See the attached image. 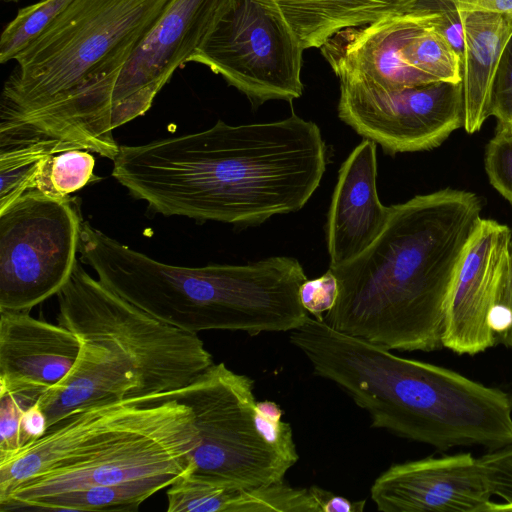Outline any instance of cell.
I'll use <instances>...</instances> for the list:
<instances>
[{"instance_id": "obj_36", "label": "cell", "mask_w": 512, "mask_h": 512, "mask_svg": "<svg viewBox=\"0 0 512 512\" xmlns=\"http://www.w3.org/2000/svg\"><path fill=\"white\" fill-rule=\"evenodd\" d=\"M3 1H7V2H16L18 0H3Z\"/></svg>"}, {"instance_id": "obj_17", "label": "cell", "mask_w": 512, "mask_h": 512, "mask_svg": "<svg viewBox=\"0 0 512 512\" xmlns=\"http://www.w3.org/2000/svg\"><path fill=\"white\" fill-rule=\"evenodd\" d=\"M461 16L464 32L461 59L463 127L473 134L490 117L498 65L512 36V13L461 12Z\"/></svg>"}, {"instance_id": "obj_10", "label": "cell", "mask_w": 512, "mask_h": 512, "mask_svg": "<svg viewBox=\"0 0 512 512\" xmlns=\"http://www.w3.org/2000/svg\"><path fill=\"white\" fill-rule=\"evenodd\" d=\"M72 200L30 190L0 210V311H30L57 295L78 259Z\"/></svg>"}, {"instance_id": "obj_27", "label": "cell", "mask_w": 512, "mask_h": 512, "mask_svg": "<svg viewBox=\"0 0 512 512\" xmlns=\"http://www.w3.org/2000/svg\"><path fill=\"white\" fill-rule=\"evenodd\" d=\"M484 164L490 184L512 206V138L495 134L486 145Z\"/></svg>"}, {"instance_id": "obj_19", "label": "cell", "mask_w": 512, "mask_h": 512, "mask_svg": "<svg viewBox=\"0 0 512 512\" xmlns=\"http://www.w3.org/2000/svg\"><path fill=\"white\" fill-rule=\"evenodd\" d=\"M167 512H266L271 497L265 487L240 488L187 470L167 490Z\"/></svg>"}, {"instance_id": "obj_15", "label": "cell", "mask_w": 512, "mask_h": 512, "mask_svg": "<svg viewBox=\"0 0 512 512\" xmlns=\"http://www.w3.org/2000/svg\"><path fill=\"white\" fill-rule=\"evenodd\" d=\"M81 341L60 324L29 311H0V395H41L74 366Z\"/></svg>"}, {"instance_id": "obj_29", "label": "cell", "mask_w": 512, "mask_h": 512, "mask_svg": "<svg viewBox=\"0 0 512 512\" xmlns=\"http://www.w3.org/2000/svg\"><path fill=\"white\" fill-rule=\"evenodd\" d=\"M490 116L497 122L512 120V36L507 42L493 84Z\"/></svg>"}, {"instance_id": "obj_33", "label": "cell", "mask_w": 512, "mask_h": 512, "mask_svg": "<svg viewBox=\"0 0 512 512\" xmlns=\"http://www.w3.org/2000/svg\"><path fill=\"white\" fill-rule=\"evenodd\" d=\"M310 488L318 499L322 512H361L364 509L365 501L351 502L322 488Z\"/></svg>"}, {"instance_id": "obj_11", "label": "cell", "mask_w": 512, "mask_h": 512, "mask_svg": "<svg viewBox=\"0 0 512 512\" xmlns=\"http://www.w3.org/2000/svg\"><path fill=\"white\" fill-rule=\"evenodd\" d=\"M338 116L386 153L434 149L463 126L462 84L437 81L384 89L340 82Z\"/></svg>"}, {"instance_id": "obj_3", "label": "cell", "mask_w": 512, "mask_h": 512, "mask_svg": "<svg viewBox=\"0 0 512 512\" xmlns=\"http://www.w3.org/2000/svg\"><path fill=\"white\" fill-rule=\"evenodd\" d=\"M170 0H73L15 61L0 134L47 137L113 160L118 74Z\"/></svg>"}, {"instance_id": "obj_20", "label": "cell", "mask_w": 512, "mask_h": 512, "mask_svg": "<svg viewBox=\"0 0 512 512\" xmlns=\"http://www.w3.org/2000/svg\"><path fill=\"white\" fill-rule=\"evenodd\" d=\"M173 482L168 478H145L74 489L33 500L20 511H137L145 500Z\"/></svg>"}, {"instance_id": "obj_22", "label": "cell", "mask_w": 512, "mask_h": 512, "mask_svg": "<svg viewBox=\"0 0 512 512\" xmlns=\"http://www.w3.org/2000/svg\"><path fill=\"white\" fill-rule=\"evenodd\" d=\"M95 159L85 149L69 148L51 154L44 162L32 190L51 198H67L101 178L94 174Z\"/></svg>"}, {"instance_id": "obj_31", "label": "cell", "mask_w": 512, "mask_h": 512, "mask_svg": "<svg viewBox=\"0 0 512 512\" xmlns=\"http://www.w3.org/2000/svg\"><path fill=\"white\" fill-rule=\"evenodd\" d=\"M493 323L497 343L512 350V241L509 273L494 312Z\"/></svg>"}, {"instance_id": "obj_6", "label": "cell", "mask_w": 512, "mask_h": 512, "mask_svg": "<svg viewBox=\"0 0 512 512\" xmlns=\"http://www.w3.org/2000/svg\"><path fill=\"white\" fill-rule=\"evenodd\" d=\"M79 252L98 279L153 317L183 331H292L308 312L299 261L273 256L246 265L187 267L136 251L83 221Z\"/></svg>"}, {"instance_id": "obj_26", "label": "cell", "mask_w": 512, "mask_h": 512, "mask_svg": "<svg viewBox=\"0 0 512 512\" xmlns=\"http://www.w3.org/2000/svg\"><path fill=\"white\" fill-rule=\"evenodd\" d=\"M40 395L8 393L0 395V457L21 448L20 422L24 411Z\"/></svg>"}, {"instance_id": "obj_5", "label": "cell", "mask_w": 512, "mask_h": 512, "mask_svg": "<svg viewBox=\"0 0 512 512\" xmlns=\"http://www.w3.org/2000/svg\"><path fill=\"white\" fill-rule=\"evenodd\" d=\"M197 444L193 412L175 398H132L72 412L0 457V511L96 485L175 481Z\"/></svg>"}, {"instance_id": "obj_35", "label": "cell", "mask_w": 512, "mask_h": 512, "mask_svg": "<svg viewBox=\"0 0 512 512\" xmlns=\"http://www.w3.org/2000/svg\"><path fill=\"white\" fill-rule=\"evenodd\" d=\"M495 134L512 138V120L497 122Z\"/></svg>"}, {"instance_id": "obj_21", "label": "cell", "mask_w": 512, "mask_h": 512, "mask_svg": "<svg viewBox=\"0 0 512 512\" xmlns=\"http://www.w3.org/2000/svg\"><path fill=\"white\" fill-rule=\"evenodd\" d=\"M69 148L76 147L47 137L0 143V210L33 189L44 162L51 154Z\"/></svg>"}, {"instance_id": "obj_13", "label": "cell", "mask_w": 512, "mask_h": 512, "mask_svg": "<svg viewBox=\"0 0 512 512\" xmlns=\"http://www.w3.org/2000/svg\"><path fill=\"white\" fill-rule=\"evenodd\" d=\"M512 231L481 218L467 247L448 301L443 346L475 355L497 343L494 312L510 267Z\"/></svg>"}, {"instance_id": "obj_7", "label": "cell", "mask_w": 512, "mask_h": 512, "mask_svg": "<svg viewBox=\"0 0 512 512\" xmlns=\"http://www.w3.org/2000/svg\"><path fill=\"white\" fill-rule=\"evenodd\" d=\"M56 296L58 324L81 341L64 379L79 404L170 398L214 364L197 333L153 317L92 277L79 261Z\"/></svg>"}, {"instance_id": "obj_8", "label": "cell", "mask_w": 512, "mask_h": 512, "mask_svg": "<svg viewBox=\"0 0 512 512\" xmlns=\"http://www.w3.org/2000/svg\"><path fill=\"white\" fill-rule=\"evenodd\" d=\"M194 415L198 444L187 468L222 484L255 488L282 481L299 456L290 424L271 401L257 402L253 380L213 364L173 392Z\"/></svg>"}, {"instance_id": "obj_12", "label": "cell", "mask_w": 512, "mask_h": 512, "mask_svg": "<svg viewBox=\"0 0 512 512\" xmlns=\"http://www.w3.org/2000/svg\"><path fill=\"white\" fill-rule=\"evenodd\" d=\"M219 0H170L156 24L134 49L111 96L115 130L146 113L172 74L199 46Z\"/></svg>"}, {"instance_id": "obj_30", "label": "cell", "mask_w": 512, "mask_h": 512, "mask_svg": "<svg viewBox=\"0 0 512 512\" xmlns=\"http://www.w3.org/2000/svg\"><path fill=\"white\" fill-rule=\"evenodd\" d=\"M441 15L434 30L444 37L462 59L464 32L461 12L453 0H434Z\"/></svg>"}, {"instance_id": "obj_14", "label": "cell", "mask_w": 512, "mask_h": 512, "mask_svg": "<svg viewBox=\"0 0 512 512\" xmlns=\"http://www.w3.org/2000/svg\"><path fill=\"white\" fill-rule=\"evenodd\" d=\"M370 495L383 512H490V493L471 453L394 464Z\"/></svg>"}, {"instance_id": "obj_34", "label": "cell", "mask_w": 512, "mask_h": 512, "mask_svg": "<svg viewBox=\"0 0 512 512\" xmlns=\"http://www.w3.org/2000/svg\"><path fill=\"white\" fill-rule=\"evenodd\" d=\"M460 12L512 13V0H453Z\"/></svg>"}, {"instance_id": "obj_18", "label": "cell", "mask_w": 512, "mask_h": 512, "mask_svg": "<svg viewBox=\"0 0 512 512\" xmlns=\"http://www.w3.org/2000/svg\"><path fill=\"white\" fill-rule=\"evenodd\" d=\"M284 18L302 48H319L333 35L405 12L416 0H267Z\"/></svg>"}, {"instance_id": "obj_28", "label": "cell", "mask_w": 512, "mask_h": 512, "mask_svg": "<svg viewBox=\"0 0 512 512\" xmlns=\"http://www.w3.org/2000/svg\"><path fill=\"white\" fill-rule=\"evenodd\" d=\"M299 297L304 309L323 321L324 315L335 305L338 297V281L329 269L322 276L306 280L299 289Z\"/></svg>"}, {"instance_id": "obj_23", "label": "cell", "mask_w": 512, "mask_h": 512, "mask_svg": "<svg viewBox=\"0 0 512 512\" xmlns=\"http://www.w3.org/2000/svg\"><path fill=\"white\" fill-rule=\"evenodd\" d=\"M410 66L432 82H461V58L433 28L420 27L408 43Z\"/></svg>"}, {"instance_id": "obj_32", "label": "cell", "mask_w": 512, "mask_h": 512, "mask_svg": "<svg viewBox=\"0 0 512 512\" xmlns=\"http://www.w3.org/2000/svg\"><path fill=\"white\" fill-rule=\"evenodd\" d=\"M47 429L48 424L46 416L35 402L24 411L21 417V447L43 436Z\"/></svg>"}, {"instance_id": "obj_16", "label": "cell", "mask_w": 512, "mask_h": 512, "mask_svg": "<svg viewBox=\"0 0 512 512\" xmlns=\"http://www.w3.org/2000/svg\"><path fill=\"white\" fill-rule=\"evenodd\" d=\"M376 143L365 139L343 162L326 222L329 268L345 264L364 251L383 229L390 207L376 187Z\"/></svg>"}, {"instance_id": "obj_1", "label": "cell", "mask_w": 512, "mask_h": 512, "mask_svg": "<svg viewBox=\"0 0 512 512\" xmlns=\"http://www.w3.org/2000/svg\"><path fill=\"white\" fill-rule=\"evenodd\" d=\"M112 176L164 216L260 224L299 211L327 164L317 124L280 121L211 128L141 145H120Z\"/></svg>"}, {"instance_id": "obj_9", "label": "cell", "mask_w": 512, "mask_h": 512, "mask_svg": "<svg viewBox=\"0 0 512 512\" xmlns=\"http://www.w3.org/2000/svg\"><path fill=\"white\" fill-rule=\"evenodd\" d=\"M304 49L267 0H219L210 24L187 62L220 75L254 107L292 101L303 93Z\"/></svg>"}, {"instance_id": "obj_2", "label": "cell", "mask_w": 512, "mask_h": 512, "mask_svg": "<svg viewBox=\"0 0 512 512\" xmlns=\"http://www.w3.org/2000/svg\"><path fill=\"white\" fill-rule=\"evenodd\" d=\"M481 211L477 194L452 188L390 206L375 240L329 268L338 297L323 322L387 350L443 348L448 301Z\"/></svg>"}, {"instance_id": "obj_24", "label": "cell", "mask_w": 512, "mask_h": 512, "mask_svg": "<svg viewBox=\"0 0 512 512\" xmlns=\"http://www.w3.org/2000/svg\"><path fill=\"white\" fill-rule=\"evenodd\" d=\"M73 0H40L21 8L3 30L0 63L4 64L33 43Z\"/></svg>"}, {"instance_id": "obj_4", "label": "cell", "mask_w": 512, "mask_h": 512, "mask_svg": "<svg viewBox=\"0 0 512 512\" xmlns=\"http://www.w3.org/2000/svg\"><path fill=\"white\" fill-rule=\"evenodd\" d=\"M289 339L318 376L369 414L373 428L439 450L512 442V396L499 388L394 355L310 316Z\"/></svg>"}, {"instance_id": "obj_25", "label": "cell", "mask_w": 512, "mask_h": 512, "mask_svg": "<svg viewBox=\"0 0 512 512\" xmlns=\"http://www.w3.org/2000/svg\"><path fill=\"white\" fill-rule=\"evenodd\" d=\"M485 483L493 496L502 499L492 502L490 512L512 511V442L492 449L477 458Z\"/></svg>"}]
</instances>
